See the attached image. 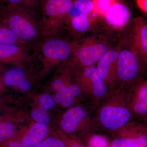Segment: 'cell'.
Masks as SVG:
<instances>
[{"label": "cell", "mask_w": 147, "mask_h": 147, "mask_svg": "<svg viewBox=\"0 0 147 147\" xmlns=\"http://www.w3.org/2000/svg\"><path fill=\"white\" fill-rule=\"evenodd\" d=\"M127 88L118 87L108 92L95 109L93 119L98 131L114 134L131 121L126 103Z\"/></svg>", "instance_id": "6da1fadb"}, {"label": "cell", "mask_w": 147, "mask_h": 147, "mask_svg": "<svg viewBox=\"0 0 147 147\" xmlns=\"http://www.w3.org/2000/svg\"><path fill=\"white\" fill-rule=\"evenodd\" d=\"M0 19L18 39L30 47L44 37L40 17L37 12L4 4L0 9Z\"/></svg>", "instance_id": "7a4b0ae2"}, {"label": "cell", "mask_w": 147, "mask_h": 147, "mask_svg": "<svg viewBox=\"0 0 147 147\" xmlns=\"http://www.w3.org/2000/svg\"><path fill=\"white\" fill-rule=\"evenodd\" d=\"M73 44L74 40L60 34L43 37L32 46L35 62L41 65V78L70 57Z\"/></svg>", "instance_id": "3957f363"}, {"label": "cell", "mask_w": 147, "mask_h": 147, "mask_svg": "<svg viewBox=\"0 0 147 147\" xmlns=\"http://www.w3.org/2000/svg\"><path fill=\"white\" fill-rule=\"evenodd\" d=\"M113 46L110 39L101 35L74 40L73 51L69 58L71 67L94 65Z\"/></svg>", "instance_id": "277c9868"}, {"label": "cell", "mask_w": 147, "mask_h": 147, "mask_svg": "<svg viewBox=\"0 0 147 147\" xmlns=\"http://www.w3.org/2000/svg\"><path fill=\"white\" fill-rule=\"evenodd\" d=\"M120 49L117 64V88H127L143 77L144 64L127 36L119 40Z\"/></svg>", "instance_id": "5b68a950"}, {"label": "cell", "mask_w": 147, "mask_h": 147, "mask_svg": "<svg viewBox=\"0 0 147 147\" xmlns=\"http://www.w3.org/2000/svg\"><path fill=\"white\" fill-rule=\"evenodd\" d=\"M72 75L74 83L79 86L85 102L95 109L108 92L96 67H73Z\"/></svg>", "instance_id": "8992f818"}, {"label": "cell", "mask_w": 147, "mask_h": 147, "mask_svg": "<svg viewBox=\"0 0 147 147\" xmlns=\"http://www.w3.org/2000/svg\"><path fill=\"white\" fill-rule=\"evenodd\" d=\"M74 0H40L39 9L44 36L61 34Z\"/></svg>", "instance_id": "52a82bcc"}, {"label": "cell", "mask_w": 147, "mask_h": 147, "mask_svg": "<svg viewBox=\"0 0 147 147\" xmlns=\"http://www.w3.org/2000/svg\"><path fill=\"white\" fill-rule=\"evenodd\" d=\"M94 110L85 102L67 109L60 119V131L67 135L77 136L86 131L98 132L94 121Z\"/></svg>", "instance_id": "ba28073f"}, {"label": "cell", "mask_w": 147, "mask_h": 147, "mask_svg": "<svg viewBox=\"0 0 147 147\" xmlns=\"http://www.w3.org/2000/svg\"><path fill=\"white\" fill-rule=\"evenodd\" d=\"M126 103L132 118L146 123L147 121V81L139 78L127 88Z\"/></svg>", "instance_id": "9c48e42d"}, {"label": "cell", "mask_w": 147, "mask_h": 147, "mask_svg": "<svg viewBox=\"0 0 147 147\" xmlns=\"http://www.w3.org/2000/svg\"><path fill=\"white\" fill-rule=\"evenodd\" d=\"M30 64L24 66H12L6 69L2 75L5 87L14 88L21 91L30 90L33 83L41 78L39 70L31 66L29 67Z\"/></svg>", "instance_id": "30bf717a"}, {"label": "cell", "mask_w": 147, "mask_h": 147, "mask_svg": "<svg viewBox=\"0 0 147 147\" xmlns=\"http://www.w3.org/2000/svg\"><path fill=\"white\" fill-rule=\"evenodd\" d=\"M120 49L119 40L117 44L113 45L97 63L96 68L98 73L105 84L108 92L117 88V64Z\"/></svg>", "instance_id": "8fae6325"}, {"label": "cell", "mask_w": 147, "mask_h": 147, "mask_svg": "<svg viewBox=\"0 0 147 147\" xmlns=\"http://www.w3.org/2000/svg\"><path fill=\"white\" fill-rule=\"evenodd\" d=\"M35 62L32 47L0 43V65L24 66Z\"/></svg>", "instance_id": "7c38bea8"}, {"label": "cell", "mask_w": 147, "mask_h": 147, "mask_svg": "<svg viewBox=\"0 0 147 147\" xmlns=\"http://www.w3.org/2000/svg\"><path fill=\"white\" fill-rule=\"evenodd\" d=\"M123 138L128 147H147V127L146 123L131 121L114 134Z\"/></svg>", "instance_id": "4fadbf2b"}, {"label": "cell", "mask_w": 147, "mask_h": 147, "mask_svg": "<svg viewBox=\"0 0 147 147\" xmlns=\"http://www.w3.org/2000/svg\"><path fill=\"white\" fill-rule=\"evenodd\" d=\"M127 37L139 54L145 65L147 63V25L145 19L138 17L133 20Z\"/></svg>", "instance_id": "5bb4252c"}, {"label": "cell", "mask_w": 147, "mask_h": 147, "mask_svg": "<svg viewBox=\"0 0 147 147\" xmlns=\"http://www.w3.org/2000/svg\"><path fill=\"white\" fill-rule=\"evenodd\" d=\"M49 135L48 125L36 122L15 138L26 147H35Z\"/></svg>", "instance_id": "9a60e30c"}, {"label": "cell", "mask_w": 147, "mask_h": 147, "mask_svg": "<svg viewBox=\"0 0 147 147\" xmlns=\"http://www.w3.org/2000/svg\"><path fill=\"white\" fill-rule=\"evenodd\" d=\"M104 17L110 27L120 30L124 28L129 22L130 11L123 4L117 2L107 11Z\"/></svg>", "instance_id": "2e32d148"}, {"label": "cell", "mask_w": 147, "mask_h": 147, "mask_svg": "<svg viewBox=\"0 0 147 147\" xmlns=\"http://www.w3.org/2000/svg\"><path fill=\"white\" fill-rule=\"evenodd\" d=\"M74 83L72 68L69 58L58 67L55 76L50 82V87L56 93L65 89Z\"/></svg>", "instance_id": "e0dca14e"}, {"label": "cell", "mask_w": 147, "mask_h": 147, "mask_svg": "<svg viewBox=\"0 0 147 147\" xmlns=\"http://www.w3.org/2000/svg\"><path fill=\"white\" fill-rule=\"evenodd\" d=\"M53 98L58 105L63 108H68L85 100L82 91L78 85L74 84L65 89L55 93Z\"/></svg>", "instance_id": "ac0fdd59"}, {"label": "cell", "mask_w": 147, "mask_h": 147, "mask_svg": "<svg viewBox=\"0 0 147 147\" xmlns=\"http://www.w3.org/2000/svg\"><path fill=\"white\" fill-rule=\"evenodd\" d=\"M90 20L89 16L87 15L67 16L66 20L65 27L69 33H83L86 32L89 29Z\"/></svg>", "instance_id": "d6986e66"}, {"label": "cell", "mask_w": 147, "mask_h": 147, "mask_svg": "<svg viewBox=\"0 0 147 147\" xmlns=\"http://www.w3.org/2000/svg\"><path fill=\"white\" fill-rule=\"evenodd\" d=\"M97 132L95 131H86L78 137L86 147H109L110 142L108 137Z\"/></svg>", "instance_id": "ffe728a7"}, {"label": "cell", "mask_w": 147, "mask_h": 147, "mask_svg": "<svg viewBox=\"0 0 147 147\" xmlns=\"http://www.w3.org/2000/svg\"><path fill=\"white\" fill-rule=\"evenodd\" d=\"M93 11L92 0H74L67 16L78 15L90 16Z\"/></svg>", "instance_id": "44dd1931"}, {"label": "cell", "mask_w": 147, "mask_h": 147, "mask_svg": "<svg viewBox=\"0 0 147 147\" xmlns=\"http://www.w3.org/2000/svg\"><path fill=\"white\" fill-rule=\"evenodd\" d=\"M18 133L12 123L0 120V144L15 138Z\"/></svg>", "instance_id": "7402d4cb"}, {"label": "cell", "mask_w": 147, "mask_h": 147, "mask_svg": "<svg viewBox=\"0 0 147 147\" xmlns=\"http://www.w3.org/2000/svg\"><path fill=\"white\" fill-rule=\"evenodd\" d=\"M0 43L27 45L18 39L6 25L0 19Z\"/></svg>", "instance_id": "603a6c76"}, {"label": "cell", "mask_w": 147, "mask_h": 147, "mask_svg": "<svg viewBox=\"0 0 147 147\" xmlns=\"http://www.w3.org/2000/svg\"><path fill=\"white\" fill-rule=\"evenodd\" d=\"M35 147H66V145L57 131L53 135H49Z\"/></svg>", "instance_id": "cb8c5ba5"}, {"label": "cell", "mask_w": 147, "mask_h": 147, "mask_svg": "<svg viewBox=\"0 0 147 147\" xmlns=\"http://www.w3.org/2000/svg\"><path fill=\"white\" fill-rule=\"evenodd\" d=\"M5 4L18 6L32 11L37 12L39 9L40 0H2Z\"/></svg>", "instance_id": "d4e9b609"}, {"label": "cell", "mask_w": 147, "mask_h": 147, "mask_svg": "<svg viewBox=\"0 0 147 147\" xmlns=\"http://www.w3.org/2000/svg\"><path fill=\"white\" fill-rule=\"evenodd\" d=\"M93 3V13L104 16L107 11L115 4L116 0H92Z\"/></svg>", "instance_id": "484cf974"}, {"label": "cell", "mask_w": 147, "mask_h": 147, "mask_svg": "<svg viewBox=\"0 0 147 147\" xmlns=\"http://www.w3.org/2000/svg\"><path fill=\"white\" fill-rule=\"evenodd\" d=\"M31 116L36 122L45 125H47L50 123L51 119L47 111L39 106L32 111Z\"/></svg>", "instance_id": "4316f807"}, {"label": "cell", "mask_w": 147, "mask_h": 147, "mask_svg": "<svg viewBox=\"0 0 147 147\" xmlns=\"http://www.w3.org/2000/svg\"><path fill=\"white\" fill-rule=\"evenodd\" d=\"M38 106L48 111L53 109L56 106L53 96L49 94H43L39 96L38 100Z\"/></svg>", "instance_id": "83f0119b"}, {"label": "cell", "mask_w": 147, "mask_h": 147, "mask_svg": "<svg viewBox=\"0 0 147 147\" xmlns=\"http://www.w3.org/2000/svg\"><path fill=\"white\" fill-rule=\"evenodd\" d=\"M65 142L66 147H86L79 137L67 135L60 130L58 131Z\"/></svg>", "instance_id": "f1b7e54d"}, {"label": "cell", "mask_w": 147, "mask_h": 147, "mask_svg": "<svg viewBox=\"0 0 147 147\" xmlns=\"http://www.w3.org/2000/svg\"><path fill=\"white\" fill-rule=\"evenodd\" d=\"M0 147H26L16 138L10 139L0 144Z\"/></svg>", "instance_id": "f546056e"}, {"label": "cell", "mask_w": 147, "mask_h": 147, "mask_svg": "<svg viewBox=\"0 0 147 147\" xmlns=\"http://www.w3.org/2000/svg\"><path fill=\"white\" fill-rule=\"evenodd\" d=\"M137 5L139 8L144 12H147V0H137Z\"/></svg>", "instance_id": "4dcf8cb0"}, {"label": "cell", "mask_w": 147, "mask_h": 147, "mask_svg": "<svg viewBox=\"0 0 147 147\" xmlns=\"http://www.w3.org/2000/svg\"><path fill=\"white\" fill-rule=\"evenodd\" d=\"M0 88L4 90H5V86L4 84L2 75H1V74H0Z\"/></svg>", "instance_id": "1f68e13d"}, {"label": "cell", "mask_w": 147, "mask_h": 147, "mask_svg": "<svg viewBox=\"0 0 147 147\" xmlns=\"http://www.w3.org/2000/svg\"><path fill=\"white\" fill-rule=\"evenodd\" d=\"M4 4V3L3 2L2 0H0V9H1V8L3 6Z\"/></svg>", "instance_id": "d6a6232c"}, {"label": "cell", "mask_w": 147, "mask_h": 147, "mask_svg": "<svg viewBox=\"0 0 147 147\" xmlns=\"http://www.w3.org/2000/svg\"><path fill=\"white\" fill-rule=\"evenodd\" d=\"M5 91L4 90L0 88V94H1L3 92H4Z\"/></svg>", "instance_id": "836d02e7"}, {"label": "cell", "mask_w": 147, "mask_h": 147, "mask_svg": "<svg viewBox=\"0 0 147 147\" xmlns=\"http://www.w3.org/2000/svg\"><path fill=\"white\" fill-rule=\"evenodd\" d=\"M1 103H2L1 100V99H0V107H1Z\"/></svg>", "instance_id": "e575fe53"}, {"label": "cell", "mask_w": 147, "mask_h": 147, "mask_svg": "<svg viewBox=\"0 0 147 147\" xmlns=\"http://www.w3.org/2000/svg\"><path fill=\"white\" fill-rule=\"evenodd\" d=\"M0 109H1V107H0Z\"/></svg>", "instance_id": "d590c367"}]
</instances>
